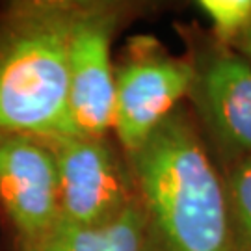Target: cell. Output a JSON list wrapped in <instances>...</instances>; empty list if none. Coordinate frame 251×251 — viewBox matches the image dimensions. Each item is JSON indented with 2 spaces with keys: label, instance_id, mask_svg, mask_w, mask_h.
Instances as JSON below:
<instances>
[{
  "label": "cell",
  "instance_id": "cell-2",
  "mask_svg": "<svg viewBox=\"0 0 251 251\" xmlns=\"http://www.w3.org/2000/svg\"><path fill=\"white\" fill-rule=\"evenodd\" d=\"M82 2H0V134L76 136L67 58Z\"/></svg>",
  "mask_w": 251,
  "mask_h": 251
},
{
  "label": "cell",
  "instance_id": "cell-3",
  "mask_svg": "<svg viewBox=\"0 0 251 251\" xmlns=\"http://www.w3.org/2000/svg\"><path fill=\"white\" fill-rule=\"evenodd\" d=\"M179 34L194 67L186 104L216 164L251 154V63L198 25Z\"/></svg>",
  "mask_w": 251,
  "mask_h": 251
},
{
  "label": "cell",
  "instance_id": "cell-12",
  "mask_svg": "<svg viewBox=\"0 0 251 251\" xmlns=\"http://www.w3.org/2000/svg\"><path fill=\"white\" fill-rule=\"evenodd\" d=\"M234 251H251L250 248H240V246H238V248H234Z\"/></svg>",
  "mask_w": 251,
  "mask_h": 251
},
{
  "label": "cell",
  "instance_id": "cell-9",
  "mask_svg": "<svg viewBox=\"0 0 251 251\" xmlns=\"http://www.w3.org/2000/svg\"><path fill=\"white\" fill-rule=\"evenodd\" d=\"M234 231V248L251 250V154L236 156L218 166Z\"/></svg>",
  "mask_w": 251,
  "mask_h": 251
},
{
  "label": "cell",
  "instance_id": "cell-5",
  "mask_svg": "<svg viewBox=\"0 0 251 251\" xmlns=\"http://www.w3.org/2000/svg\"><path fill=\"white\" fill-rule=\"evenodd\" d=\"M144 9L117 0H84L69 41V112L75 134L112 136L116 102L114 39Z\"/></svg>",
  "mask_w": 251,
  "mask_h": 251
},
{
  "label": "cell",
  "instance_id": "cell-7",
  "mask_svg": "<svg viewBox=\"0 0 251 251\" xmlns=\"http://www.w3.org/2000/svg\"><path fill=\"white\" fill-rule=\"evenodd\" d=\"M60 224V184L52 144L0 134V225L8 246L45 236Z\"/></svg>",
  "mask_w": 251,
  "mask_h": 251
},
{
  "label": "cell",
  "instance_id": "cell-4",
  "mask_svg": "<svg viewBox=\"0 0 251 251\" xmlns=\"http://www.w3.org/2000/svg\"><path fill=\"white\" fill-rule=\"evenodd\" d=\"M194 67L188 54H171L152 36H134L116 62L112 136L132 152L188 99Z\"/></svg>",
  "mask_w": 251,
  "mask_h": 251
},
{
  "label": "cell",
  "instance_id": "cell-6",
  "mask_svg": "<svg viewBox=\"0 0 251 251\" xmlns=\"http://www.w3.org/2000/svg\"><path fill=\"white\" fill-rule=\"evenodd\" d=\"M50 144L58 164L60 222L102 227L140 201L128 158L114 136H67Z\"/></svg>",
  "mask_w": 251,
  "mask_h": 251
},
{
  "label": "cell",
  "instance_id": "cell-10",
  "mask_svg": "<svg viewBox=\"0 0 251 251\" xmlns=\"http://www.w3.org/2000/svg\"><path fill=\"white\" fill-rule=\"evenodd\" d=\"M196 6L210 23L208 32L224 45L233 47L251 25V0H201Z\"/></svg>",
  "mask_w": 251,
  "mask_h": 251
},
{
  "label": "cell",
  "instance_id": "cell-11",
  "mask_svg": "<svg viewBox=\"0 0 251 251\" xmlns=\"http://www.w3.org/2000/svg\"><path fill=\"white\" fill-rule=\"evenodd\" d=\"M233 49H236L251 63V25L246 28V32H244L242 36L238 37V41L233 45Z\"/></svg>",
  "mask_w": 251,
  "mask_h": 251
},
{
  "label": "cell",
  "instance_id": "cell-8",
  "mask_svg": "<svg viewBox=\"0 0 251 251\" xmlns=\"http://www.w3.org/2000/svg\"><path fill=\"white\" fill-rule=\"evenodd\" d=\"M6 251H145V218L140 201L125 216L102 227L60 224L45 236Z\"/></svg>",
  "mask_w": 251,
  "mask_h": 251
},
{
  "label": "cell",
  "instance_id": "cell-1",
  "mask_svg": "<svg viewBox=\"0 0 251 251\" xmlns=\"http://www.w3.org/2000/svg\"><path fill=\"white\" fill-rule=\"evenodd\" d=\"M126 158L145 251H234L224 177L186 102Z\"/></svg>",
  "mask_w": 251,
  "mask_h": 251
}]
</instances>
